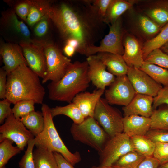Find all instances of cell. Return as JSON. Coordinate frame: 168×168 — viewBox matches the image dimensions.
Instances as JSON below:
<instances>
[{
  "label": "cell",
  "mask_w": 168,
  "mask_h": 168,
  "mask_svg": "<svg viewBox=\"0 0 168 168\" xmlns=\"http://www.w3.org/2000/svg\"><path fill=\"white\" fill-rule=\"evenodd\" d=\"M36 2L66 40L74 39L78 41L80 48L78 52L85 55L87 48L94 45L91 40V26L76 9L64 3L54 6L47 1H37Z\"/></svg>",
  "instance_id": "obj_1"
},
{
  "label": "cell",
  "mask_w": 168,
  "mask_h": 168,
  "mask_svg": "<svg viewBox=\"0 0 168 168\" xmlns=\"http://www.w3.org/2000/svg\"><path fill=\"white\" fill-rule=\"evenodd\" d=\"M39 77L23 63L7 75L6 99L11 104L29 100L43 104L45 92Z\"/></svg>",
  "instance_id": "obj_2"
},
{
  "label": "cell",
  "mask_w": 168,
  "mask_h": 168,
  "mask_svg": "<svg viewBox=\"0 0 168 168\" xmlns=\"http://www.w3.org/2000/svg\"><path fill=\"white\" fill-rule=\"evenodd\" d=\"M88 67L86 60L72 63L60 80L48 85L49 98L54 101L72 102L77 95L89 86Z\"/></svg>",
  "instance_id": "obj_3"
},
{
  "label": "cell",
  "mask_w": 168,
  "mask_h": 168,
  "mask_svg": "<svg viewBox=\"0 0 168 168\" xmlns=\"http://www.w3.org/2000/svg\"><path fill=\"white\" fill-rule=\"evenodd\" d=\"M41 110L44 120V127L42 133L35 137V145L59 153L73 166L79 163L81 159L79 152L72 153L65 145L55 126L50 108L43 103Z\"/></svg>",
  "instance_id": "obj_4"
},
{
  "label": "cell",
  "mask_w": 168,
  "mask_h": 168,
  "mask_svg": "<svg viewBox=\"0 0 168 168\" xmlns=\"http://www.w3.org/2000/svg\"><path fill=\"white\" fill-rule=\"evenodd\" d=\"M70 130L74 140L90 147L99 153L110 138L93 117L86 118L80 124L73 123Z\"/></svg>",
  "instance_id": "obj_5"
},
{
  "label": "cell",
  "mask_w": 168,
  "mask_h": 168,
  "mask_svg": "<svg viewBox=\"0 0 168 168\" xmlns=\"http://www.w3.org/2000/svg\"><path fill=\"white\" fill-rule=\"evenodd\" d=\"M93 118L110 138L123 133V118L120 111L110 105L105 98L98 101Z\"/></svg>",
  "instance_id": "obj_6"
},
{
  "label": "cell",
  "mask_w": 168,
  "mask_h": 168,
  "mask_svg": "<svg viewBox=\"0 0 168 168\" xmlns=\"http://www.w3.org/2000/svg\"><path fill=\"white\" fill-rule=\"evenodd\" d=\"M41 41L44 48L47 64V74L42 79V83L49 80L57 81L63 76L72 63L71 60L64 56L55 45L44 41Z\"/></svg>",
  "instance_id": "obj_7"
},
{
  "label": "cell",
  "mask_w": 168,
  "mask_h": 168,
  "mask_svg": "<svg viewBox=\"0 0 168 168\" xmlns=\"http://www.w3.org/2000/svg\"><path fill=\"white\" fill-rule=\"evenodd\" d=\"M108 33L101 41L100 45H94L88 47L85 55L87 57L100 52H108L123 55L124 48L123 40L125 33L122 26L121 17L109 25Z\"/></svg>",
  "instance_id": "obj_8"
},
{
  "label": "cell",
  "mask_w": 168,
  "mask_h": 168,
  "mask_svg": "<svg viewBox=\"0 0 168 168\" xmlns=\"http://www.w3.org/2000/svg\"><path fill=\"white\" fill-rule=\"evenodd\" d=\"M134 151L130 137L123 132L110 138L99 153L100 166H111L120 157Z\"/></svg>",
  "instance_id": "obj_9"
},
{
  "label": "cell",
  "mask_w": 168,
  "mask_h": 168,
  "mask_svg": "<svg viewBox=\"0 0 168 168\" xmlns=\"http://www.w3.org/2000/svg\"><path fill=\"white\" fill-rule=\"evenodd\" d=\"M0 142L5 139L15 142L21 151L28 145L34 136L20 120L16 119L13 114L7 118L0 127Z\"/></svg>",
  "instance_id": "obj_10"
},
{
  "label": "cell",
  "mask_w": 168,
  "mask_h": 168,
  "mask_svg": "<svg viewBox=\"0 0 168 168\" xmlns=\"http://www.w3.org/2000/svg\"><path fill=\"white\" fill-rule=\"evenodd\" d=\"M105 91V99L110 105H127L136 94L127 75L116 77Z\"/></svg>",
  "instance_id": "obj_11"
},
{
  "label": "cell",
  "mask_w": 168,
  "mask_h": 168,
  "mask_svg": "<svg viewBox=\"0 0 168 168\" xmlns=\"http://www.w3.org/2000/svg\"><path fill=\"white\" fill-rule=\"evenodd\" d=\"M19 45L29 67L40 77L44 79L47 74V64L41 41L22 42Z\"/></svg>",
  "instance_id": "obj_12"
},
{
  "label": "cell",
  "mask_w": 168,
  "mask_h": 168,
  "mask_svg": "<svg viewBox=\"0 0 168 168\" xmlns=\"http://www.w3.org/2000/svg\"><path fill=\"white\" fill-rule=\"evenodd\" d=\"M127 75L136 94L154 97L162 87L146 73L138 68L128 67Z\"/></svg>",
  "instance_id": "obj_13"
},
{
  "label": "cell",
  "mask_w": 168,
  "mask_h": 168,
  "mask_svg": "<svg viewBox=\"0 0 168 168\" xmlns=\"http://www.w3.org/2000/svg\"><path fill=\"white\" fill-rule=\"evenodd\" d=\"M88 67V74L92 84L97 89L105 90L115 80L114 75L106 70V67L97 55L87 57L86 59Z\"/></svg>",
  "instance_id": "obj_14"
},
{
  "label": "cell",
  "mask_w": 168,
  "mask_h": 168,
  "mask_svg": "<svg viewBox=\"0 0 168 168\" xmlns=\"http://www.w3.org/2000/svg\"><path fill=\"white\" fill-rule=\"evenodd\" d=\"M122 57L128 67L140 68L144 62L142 41L132 34L125 33L123 40Z\"/></svg>",
  "instance_id": "obj_15"
},
{
  "label": "cell",
  "mask_w": 168,
  "mask_h": 168,
  "mask_svg": "<svg viewBox=\"0 0 168 168\" xmlns=\"http://www.w3.org/2000/svg\"><path fill=\"white\" fill-rule=\"evenodd\" d=\"M135 14H133L131 20L133 35L145 42L159 33L162 28L150 18L141 11Z\"/></svg>",
  "instance_id": "obj_16"
},
{
  "label": "cell",
  "mask_w": 168,
  "mask_h": 168,
  "mask_svg": "<svg viewBox=\"0 0 168 168\" xmlns=\"http://www.w3.org/2000/svg\"><path fill=\"white\" fill-rule=\"evenodd\" d=\"M0 53L4 64L3 68L7 74L22 64L28 65L21 47L16 44H3L0 48Z\"/></svg>",
  "instance_id": "obj_17"
},
{
  "label": "cell",
  "mask_w": 168,
  "mask_h": 168,
  "mask_svg": "<svg viewBox=\"0 0 168 168\" xmlns=\"http://www.w3.org/2000/svg\"><path fill=\"white\" fill-rule=\"evenodd\" d=\"M153 97L136 94L127 105L123 107L124 116L136 115L150 117L153 111Z\"/></svg>",
  "instance_id": "obj_18"
},
{
  "label": "cell",
  "mask_w": 168,
  "mask_h": 168,
  "mask_svg": "<svg viewBox=\"0 0 168 168\" xmlns=\"http://www.w3.org/2000/svg\"><path fill=\"white\" fill-rule=\"evenodd\" d=\"M105 91L97 89L92 93L88 91L81 92L75 97L72 102L77 105L85 118L93 117L96 105Z\"/></svg>",
  "instance_id": "obj_19"
},
{
  "label": "cell",
  "mask_w": 168,
  "mask_h": 168,
  "mask_svg": "<svg viewBox=\"0 0 168 168\" xmlns=\"http://www.w3.org/2000/svg\"><path fill=\"white\" fill-rule=\"evenodd\" d=\"M123 132L129 137L145 136L150 129L151 119L136 115L124 116Z\"/></svg>",
  "instance_id": "obj_20"
},
{
  "label": "cell",
  "mask_w": 168,
  "mask_h": 168,
  "mask_svg": "<svg viewBox=\"0 0 168 168\" xmlns=\"http://www.w3.org/2000/svg\"><path fill=\"white\" fill-rule=\"evenodd\" d=\"M97 55L111 73L116 77L127 75L128 67L122 55L108 52L99 53Z\"/></svg>",
  "instance_id": "obj_21"
},
{
  "label": "cell",
  "mask_w": 168,
  "mask_h": 168,
  "mask_svg": "<svg viewBox=\"0 0 168 168\" xmlns=\"http://www.w3.org/2000/svg\"><path fill=\"white\" fill-rule=\"evenodd\" d=\"M150 4L141 11L162 28L168 23V1H156Z\"/></svg>",
  "instance_id": "obj_22"
},
{
  "label": "cell",
  "mask_w": 168,
  "mask_h": 168,
  "mask_svg": "<svg viewBox=\"0 0 168 168\" xmlns=\"http://www.w3.org/2000/svg\"><path fill=\"white\" fill-rule=\"evenodd\" d=\"M137 1L112 0L103 21L107 24H112L120 18L125 12L133 8Z\"/></svg>",
  "instance_id": "obj_23"
},
{
  "label": "cell",
  "mask_w": 168,
  "mask_h": 168,
  "mask_svg": "<svg viewBox=\"0 0 168 168\" xmlns=\"http://www.w3.org/2000/svg\"><path fill=\"white\" fill-rule=\"evenodd\" d=\"M3 21L10 30L21 38V42L32 41L28 27L23 21L18 19L15 12H10L7 13L4 16Z\"/></svg>",
  "instance_id": "obj_24"
},
{
  "label": "cell",
  "mask_w": 168,
  "mask_h": 168,
  "mask_svg": "<svg viewBox=\"0 0 168 168\" xmlns=\"http://www.w3.org/2000/svg\"><path fill=\"white\" fill-rule=\"evenodd\" d=\"M21 121L35 137L43 131L44 120L42 112L33 111L21 118Z\"/></svg>",
  "instance_id": "obj_25"
},
{
  "label": "cell",
  "mask_w": 168,
  "mask_h": 168,
  "mask_svg": "<svg viewBox=\"0 0 168 168\" xmlns=\"http://www.w3.org/2000/svg\"><path fill=\"white\" fill-rule=\"evenodd\" d=\"M33 156L35 168H58L53 152L36 147L33 151Z\"/></svg>",
  "instance_id": "obj_26"
},
{
  "label": "cell",
  "mask_w": 168,
  "mask_h": 168,
  "mask_svg": "<svg viewBox=\"0 0 168 168\" xmlns=\"http://www.w3.org/2000/svg\"><path fill=\"white\" fill-rule=\"evenodd\" d=\"M157 83L168 86V70L144 61L139 68Z\"/></svg>",
  "instance_id": "obj_27"
},
{
  "label": "cell",
  "mask_w": 168,
  "mask_h": 168,
  "mask_svg": "<svg viewBox=\"0 0 168 168\" xmlns=\"http://www.w3.org/2000/svg\"><path fill=\"white\" fill-rule=\"evenodd\" d=\"M50 110L53 118L58 115H65L71 119L75 124H80L85 119L79 108L72 102L65 106L50 108Z\"/></svg>",
  "instance_id": "obj_28"
},
{
  "label": "cell",
  "mask_w": 168,
  "mask_h": 168,
  "mask_svg": "<svg viewBox=\"0 0 168 168\" xmlns=\"http://www.w3.org/2000/svg\"><path fill=\"white\" fill-rule=\"evenodd\" d=\"M168 42V23L153 38L143 44L142 51L144 59L152 50L160 48Z\"/></svg>",
  "instance_id": "obj_29"
},
{
  "label": "cell",
  "mask_w": 168,
  "mask_h": 168,
  "mask_svg": "<svg viewBox=\"0 0 168 168\" xmlns=\"http://www.w3.org/2000/svg\"><path fill=\"white\" fill-rule=\"evenodd\" d=\"M130 138L135 151L145 157L153 156L155 143L145 136H135Z\"/></svg>",
  "instance_id": "obj_30"
},
{
  "label": "cell",
  "mask_w": 168,
  "mask_h": 168,
  "mask_svg": "<svg viewBox=\"0 0 168 168\" xmlns=\"http://www.w3.org/2000/svg\"><path fill=\"white\" fill-rule=\"evenodd\" d=\"M150 118V129L168 130V107L154 110Z\"/></svg>",
  "instance_id": "obj_31"
},
{
  "label": "cell",
  "mask_w": 168,
  "mask_h": 168,
  "mask_svg": "<svg viewBox=\"0 0 168 168\" xmlns=\"http://www.w3.org/2000/svg\"><path fill=\"white\" fill-rule=\"evenodd\" d=\"M145 158L135 151H131L120 157L111 166L113 168H137Z\"/></svg>",
  "instance_id": "obj_32"
},
{
  "label": "cell",
  "mask_w": 168,
  "mask_h": 168,
  "mask_svg": "<svg viewBox=\"0 0 168 168\" xmlns=\"http://www.w3.org/2000/svg\"><path fill=\"white\" fill-rule=\"evenodd\" d=\"M13 142L7 138L0 142V168L5 166L12 157L21 152V150L18 147L12 145Z\"/></svg>",
  "instance_id": "obj_33"
},
{
  "label": "cell",
  "mask_w": 168,
  "mask_h": 168,
  "mask_svg": "<svg viewBox=\"0 0 168 168\" xmlns=\"http://www.w3.org/2000/svg\"><path fill=\"white\" fill-rule=\"evenodd\" d=\"M144 61L168 70V54L160 48L156 49L151 51L144 59Z\"/></svg>",
  "instance_id": "obj_34"
},
{
  "label": "cell",
  "mask_w": 168,
  "mask_h": 168,
  "mask_svg": "<svg viewBox=\"0 0 168 168\" xmlns=\"http://www.w3.org/2000/svg\"><path fill=\"white\" fill-rule=\"evenodd\" d=\"M35 102L33 100H24L17 102L12 109L15 117L20 120L21 118L35 111Z\"/></svg>",
  "instance_id": "obj_35"
},
{
  "label": "cell",
  "mask_w": 168,
  "mask_h": 168,
  "mask_svg": "<svg viewBox=\"0 0 168 168\" xmlns=\"http://www.w3.org/2000/svg\"><path fill=\"white\" fill-rule=\"evenodd\" d=\"M35 142V138L29 142L27 149L19 162L20 168H35L33 152Z\"/></svg>",
  "instance_id": "obj_36"
},
{
  "label": "cell",
  "mask_w": 168,
  "mask_h": 168,
  "mask_svg": "<svg viewBox=\"0 0 168 168\" xmlns=\"http://www.w3.org/2000/svg\"><path fill=\"white\" fill-rule=\"evenodd\" d=\"M27 1L30 5V7L26 22L30 26H32L40 21L45 15L42 10L33 1Z\"/></svg>",
  "instance_id": "obj_37"
},
{
  "label": "cell",
  "mask_w": 168,
  "mask_h": 168,
  "mask_svg": "<svg viewBox=\"0 0 168 168\" xmlns=\"http://www.w3.org/2000/svg\"><path fill=\"white\" fill-rule=\"evenodd\" d=\"M153 156L161 165L168 162V143L156 142Z\"/></svg>",
  "instance_id": "obj_38"
},
{
  "label": "cell",
  "mask_w": 168,
  "mask_h": 168,
  "mask_svg": "<svg viewBox=\"0 0 168 168\" xmlns=\"http://www.w3.org/2000/svg\"><path fill=\"white\" fill-rule=\"evenodd\" d=\"M145 136L155 143H168V131L166 130L150 129Z\"/></svg>",
  "instance_id": "obj_39"
},
{
  "label": "cell",
  "mask_w": 168,
  "mask_h": 168,
  "mask_svg": "<svg viewBox=\"0 0 168 168\" xmlns=\"http://www.w3.org/2000/svg\"><path fill=\"white\" fill-rule=\"evenodd\" d=\"M163 104H166L168 107V86L162 87L157 95L153 97V110L156 109L158 107Z\"/></svg>",
  "instance_id": "obj_40"
},
{
  "label": "cell",
  "mask_w": 168,
  "mask_h": 168,
  "mask_svg": "<svg viewBox=\"0 0 168 168\" xmlns=\"http://www.w3.org/2000/svg\"><path fill=\"white\" fill-rule=\"evenodd\" d=\"M11 103L6 99L0 101V124H2L4 120L12 114V109L10 107Z\"/></svg>",
  "instance_id": "obj_41"
},
{
  "label": "cell",
  "mask_w": 168,
  "mask_h": 168,
  "mask_svg": "<svg viewBox=\"0 0 168 168\" xmlns=\"http://www.w3.org/2000/svg\"><path fill=\"white\" fill-rule=\"evenodd\" d=\"M48 19L45 16L36 25L34 28V32L37 36L42 37L47 33L48 28Z\"/></svg>",
  "instance_id": "obj_42"
},
{
  "label": "cell",
  "mask_w": 168,
  "mask_h": 168,
  "mask_svg": "<svg viewBox=\"0 0 168 168\" xmlns=\"http://www.w3.org/2000/svg\"><path fill=\"white\" fill-rule=\"evenodd\" d=\"M112 0H96L93 1V5L103 18L105 16Z\"/></svg>",
  "instance_id": "obj_43"
},
{
  "label": "cell",
  "mask_w": 168,
  "mask_h": 168,
  "mask_svg": "<svg viewBox=\"0 0 168 168\" xmlns=\"http://www.w3.org/2000/svg\"><path fill=\"white\" fill-rule=\"evenodd\" d=\"M30 7V5L27 1L20 3L16 7V13L21 19L26 21Z\"/></svg>",
  "instance_id": "obj_44"
},
{
  "label": "cell",
  "mask_w": 168,
  "mask_h": 168,
  "mask_svg": "<svg viewBox=\"0 0 168 168\" xmlns=\"http://www.w3.org/2000/svg\"><path fill=\"white\" fill-rule=\"evenodd\" d=\"M7 73L3 68L0 69V98L6 99Z\"/></svg>",
  "instance_id": "obj_45"
},
{
  "label": "cell",
  "mask_w": 168,
  "mask_h": 168,
  "mask_svg": "<svg viewBox=\"0 0 168 168\" xmlns=\"http://www.w3.org/2000/svg\"><path fill=\"white\" fill-rule=\"evenodd\" d=\"M158 161L153 156L145 157L140 163L137 168H158Z\"/></svg>",
  "instance_id": "obj_46"
},
{
  "label": "cell",
  "mask_w": 168,
  "mask_h": 168,
  "mask_svg": "<svg viewBox=\"0 0 168 168\" xmlns=\"http://www.w3.org/2000/svg\"><path fill=\"white\" fill-rule=\"evenodd\" d=\"M56 160L58 168H74L60 154L56 152H53Z\"/></svg>",
  "instance_id": "obj_47"
},
{
  "label": "cell",
  "mask_w": 168,
  "mask_h": 168,
  "mask_svg": "<svg viewBox=\"0 0 168 168\" xmlns=\"http://www.w3.org/2000/svg\"><path fill=\"white\" fill-rule=\"evenodd\" d=\"M63 51L66 56L68 57H72L76 51V50L72 46L66 44L64 47Z\"/></svg>",
  "instance_id": "obj_48"
},
{
  "label": "cell",
  "mask_w": 168,
  "mask_h": 168,
  "mask_svg": "<svg viewBox=\"0 0 168 168\" xmlns=\"http://www.w3.org/2000/svg\"><path fill=\"white\" fill-rule=\"evenodd\" d=\"M66 44L74 47L78 52L80 48V43L77 40L74 39H70L66 40Z\"/></svg>",
  "instance_id": "obj_49"
},
{
  "label": "cell",
  "mask_w": 168,
  "mask_h": 168,
  "mask_svg": "<svg viewBox=\"0 0 168 168\" xmlns=\"http://www.w3.org/2000/svg\"><path fill=\"white\" fill-rule=\"evenodd\" d=\"M160 49L164 53L168 54V42L162 46Z\"/></svg>",
  "instance_id": "obj_50"
},
{
  "label": "cell",
  "mask_w": 168,
  "mask_h": 168,
  "mask_svg": "<svg viewBox=\"0 0 168 168\" xmlns=\"http://www.w3.org/2000/svg\"><path fill=\"white\" fill-rule=\"evenodd\" d=\"M158 168H168V162L161 165V166Z\"/></svg>",
  "instance_id": "obj_51"
},
{
  "label": "cell",
  "mask_w": 168,
  "mask_h": 168,
  "mask_svg": "<svg viewBox=\"0 0 168 168\" xmlns=\"http://www.w3.org/2000/svg\"><path fill=\"white\" fill-rule=\"evenodd\" d=\"M92 168H113L112 166H93Z\"/></svg>",
  "instance_id": "obj_52"
},
{
  "label": "cell",
  "mask_w": 168,
  "mask_h": 168,
  "mask_svg": "<svg viewBox=\"0 0 168 168\" xmlns=\"http://www.w3.org/2000/svg\"><path fill=\"white\" fill-rule=\"evenodd\" d=\"M2 168H6V167H5V166H3L2 167Z\"/></svg>",
  "instance_id": "obj_53"
}]
</instances>
